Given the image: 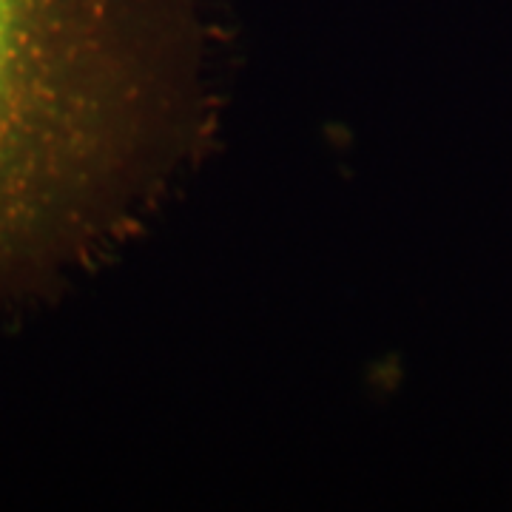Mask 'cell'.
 I'll list each match as a JSON object with an SVG mask.
<instances>
[{"label":"cell","mask_w":512,"mask_h":512,"mask_svg":"<svg viewBox=\"0 0 512 512\" xmlns=\"http://www.w3.org/2000/svg\"><path fill=\"white\" fill-rule=\"evenodd\" d=\"M143 0H0V285L92 231L143 100Z\"/></svg>","instance_id":"6da1fadb"}]
</instances>
